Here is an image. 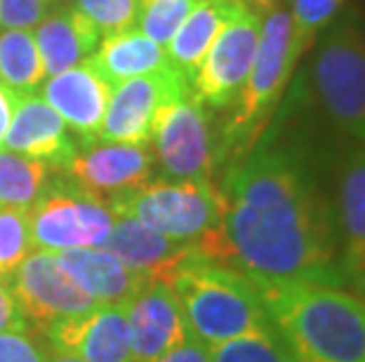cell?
<instances>
[{
  "label": "cell",
  "mask_w": 365,
  "mask_h": 362,
  "mask_svg": "<svg viewBox=\"0 0 365 362\" xmlns=\"http://www.w3.org/2000/svg\"><path fill=\"white\" fill-rule=\"evenodd\" d=\"M115 214L104 200L85 193L59 174L29 207L31 245L43 252L104 247Z\"/></svg>",
  "instance_id": "cell-7"
},
{
  "label": "cell",
  "mask_w": 365,
  "mask_h": 362,
  "mask_svg": "<svg viewBox=\"0 0 365 362\" xmlns=\"http://www.w3.org/2000/svg\"><path fill=\"white\" fill-rule=\"evenodd\" d=\"M68 183L111 207L151 181L153 158L146 146L135 144H85L57 169Z\"/></svg>",
  "instance_id": "cell-12"
},
{
  "label": "cell",
  "mask_w": 365,
  "mask_h": 362,
  "mask_svg": "<svg viewBox=\"0 0 365 362\" xmlns=\"http://www.w3.org/2000/svg\"><path fill=\"white\" fill-rule=\"evenodd\" d=\"M146 228L175 243L196 245L217 228L222 214L220 188L210 179H156L111 205Z\"/></svg>",
  "instance_id": "cell-6"
},
{
  "label": "cell",
  "mask_w": 365,
  "mask_h": 362,
  "mask_svg": "<svg viewBox=\"0 0 365 362\" xmlns=\"http://www.w3.org/2000/svg\"><path fill=\"white\" fill-rule=\"evenodd\" d=\"M297 61L299 55L292 43L290 10L276 7L274 12L264 14L257 55H255L250 75L245 80V87L240 90L234 104V115L224 129L231 146L240 151L255 146L264 118L281 99Z\"/></svg>",
  "instance_id": "cell-5"
},
{
  "label": "cell",
  "mask_w": 365,
  "mask_h": 362,
  "mask_svg": "<svg viewBox=\"0 0 365 362\" xmlns=\"http://www.w3.org/2000/svg\"><path fill=\"white\" fill-rule=\"evenodd\" d=\"M73 7L97 26L102 38H111L135 26L139 0H73Z\"/></svg>",
  "instance_id": "cell-29"
},
{
  "label": "cell",
  "mask_w": 365,
  "mask_h": 362,
  "mask_svg": "<svg viewBox=\"0 0 365 362\" xmlns=\"http://www.w3.org/2000/svg\"><path fill=\"white\" fill-rule=\"evenodd\" d=\"M243 5V0H200L184 19V24L177 28L173 41L165 45L168 66L186 80L189 87L217 36Z\"/></svg>",
  "instance_id": "cell-20"
},
{
  "label": "cell",
  "mask_w": 365,
  "mask_h": 362,
  "mask_svg": "<svg viewBox=\"0 0 365 362\" xmlns=\"http://www.w3.org/2000/svg\"><path fill=\"white\" fill-rule=\"evenodd\" d=\"M259 289L294 362H365V299L330 282Z\"/></svg>",
  "instance_id": "cell-2"
},
{
  "label": "cell",
  "mask_w": 365,
  "mask_h": 362,
  "mask_svg": "<svg viewBox=\"0 0 365 362\" xmlns=\"http://www.w3.org/2000/svg\"><path fill=\"white\" fill-rule=\"evenodd\" d=\"M312 66V80L325 118L341 137L365 142V19L332 21Z\"/></svg>",
  "instance_id": "cell-4"
},
{
  "label": "cell",
  "mask_w": 365,
  "mask_h": 362,
  "mask_svg": "<svg viewBox=\"0 0 365 362\" xmlns=\"http://www.w3.org/2000/svg\"><path fill=\"white\" fill-rule=\"evenodd\" d=\"M108 95H111V87L99 78V73L88 61H83L78 66H71L66 71L52 75L45 82L41 97L78 134L81 146H85L97 144Z\"/></svg>",
  "instance_id": "cell-18"
},
{
  "label": "cell",
  "mask_w": 365,
  "mask_h": 362,
  "mask_svg": "<svg viewBox=\"0 0 365 362\" xmlns=\"http://www.w3.org/2000/svg\"><path fill=\"white\" fill-rule=\"evenodd\" d=\"M50 169L41 160L0 151V205L29 210L50 183Z\"/></svg>",
  "instance_id": "cell-24"
},
{
  "label": "cell",
  "mask_w": 365,
  "mask_h": 362,
  "mask_svg": "<svg viewBox=\"0 0 365 362\" xmlns=\"http://www.w3.org/2000/svg\"><path fill=\"white\" fill-rule=\"evenodd\" d=\"M217 228L193 245L257 287L330 282L339 273L335 203L299 149L257 146L224 179Z\"/></svg>",
  "instance_id": "cell-1"
},
{
  "label": "cell",
  "mask_w": 365,
  "mask_h": 362,
  "mask_svg": "<svg viewBox=\"0 0 365 362\" xmlns=\"http://www.w3.org/2000/svg\"><path fill=\"white\" fill-rule=\"evenodd\" d=\"M10 289L29 329L38 334H45L57 322L83 315L97 306L61 268L54 252H31L10 280Z\"/></svg>",
  "instance_id": "cell-10"
},
{
  "label": "cell",
  "mask_w": 365,
  "mask_h": 362,
  "mask_svg": "<svg viewBox=\"0 0 365 362\" xmlns=\"http://www.w3.org/2000/svg\"><path fill=\"white\" fill-rule=\"evenodd\" d=\"M189 90L186 80H182L170 66L115 85L108 95L97 142L149 146L163 109Z\"/></svg>",
  "instance_id": "cell-9"
},
{
  "label": "cell",
  "mask_w": 365,
  "mask_h": 362,
  "mask_svg": "<svg viewBox=\"0 0 365 362\" xmlns=\"http://www.w3.org/2000/svg\"><path fill=\"white\" fill-rule=\"evenodd\" d=\"M158 362H212V360H210L207 346L189 336L182 346H177L173 353H168V356L160 358Z\"/></svg>",
  "instance_id": "cell-33"
},
{
  "label": "cell",
  "mask_w": 365,
  "mask_h": 362,
  "mask_svg": "<svg viewBox=\"0 0 365 362\" xmlns=\"http://www.w3.org/2000/svg\"><path fill=\"white\" fill-rule=\"evenodd\" d=\"M102 33L88 17L68 7L45 17L36 31V43L41 50L45 75H57L71 66L88 61L97 52Z\"/></svg>",
  "instance_id": "cell-21"
},
{
  "label": "cell",
  "mask_w": 365,
  "mask_h": 362,
  "mask_svg": "<svg viewBox=\"0 0 365 362\" xmlns=\"http://www.w3.org/2000/svg\"><path fill=\"white\" fill-rule=\"evenodd\" d=\"M19 95H14L10 87H5L0 82V146H3V139L7 134V127H10V120H12V113L17 109L19 104Z\"/></svg>",
  "instance_id": "cell-34"
},
{
  "label": "cell",
  "mask_w": 365,
  "mask_h": 362,
  "mask_svg": "<svg viewBox=\"0 0 365 362\" xmlns=\"http://www.w3.org/2000/svg\"><path fill=\"white\" fill-rule=\"evenodd\" d=\"M61 268L97 306H128L146 280L123 264L106 247L57 252Z\"/></svg>",
  "instance_id": "cell-19"
},
{
  "label": "cell",
  "mask_w": 365,
  "mask_h": 362,
  "mask_svg": "<svg viewBox=\"0 0 365 362\" xmlns=\"http://www.w3.org/2000/svg\"><path fill=\"white\" fill-rule=\"evenodd\" d=\"M45 78V64L36 36L26 28H10L0 36V82L14 95H34Z\"/></svg>",
  "instance_id": "cell-23"
},
{
  "label": "cell",
  "mask_w": 365,
  "mask_h": 362,
  "mask_svg": "<svg viewBox=\"0 0 365 362\" xmlns=\"http://www.w3.org/2000/svg\"><path fill=\"white\" fill-rule=\"evenodd\" d=\"M198 3L200 0H139L135 24L146 38L165 48Z\"/></svg>",
  "instance_id": "cell-27"
},
{
  "label": "cell",
  "mask_w": 365,
  "mask_h": 362,
  "mask_svg": "<svg viewBox=\"0 0 365 362\" xmlns=\"http://www.w3.org/2000/svg\"><path fill=\"white\" fill-rule=\"evenodd\" d=\"M48 362H83V360L71 358V356H61V353H54L48 348Z\"/></svg>",
  "instance_id": "cell-36"
},
{
  "label": "cell",
  "mask_w": 365,
  "mask_h": 362,
  "mask_svg": "<svg viewBox=\"0 0 365 362\" xmlns=\"http://www.w3.org/2000/svg\"><path fill=\"white\" fill-rule=\"evenodd\" d=\"M243 3H245L247 7H252L255 12H259V14H269V12H274V10H276L281 0H243Z\"/></svg>",
  "instance_id": "cell-35"
},
{
  "label": "cell",
  "mask_w": 365,
  "mask_h": 362,
  "mask_svg": "<svg viewBox=\"0 0 365 362\" xmlns=\"http://www.w3.org/2000/svg\"><path fill=\"white\" fill-rule=\"evenodd\" d=\"M3 332H31V329L10 284L0 280V334Z\"/></svg>",
  "instance_id": "cell-32"
},
{
  "label": "cell",
  "mask_w": 365,
  "mask_h": 362,
  "mask_svg": "<svg viewBox=\"0 0 365 362\" xmlns=\"http://www.w3.org/2000/svg\"><path fill=\"white\" fill-rule=\"evenodd\" d=\"M359 292H361L363 299H365V278H363V280H361V284H359Z\"/></svg>",
  "instance_id": "cell-37"
},
{
  "label": "cell",
  "mask_w": 365,
  "mask_h": 362,
  "mask_svg": "<svg viewBox=\"0 0 365 362\" xmlns=\"http://www.w3.org/2000/svg\"><path fill=\"white\" fill-rule=\"evenodd\" d=\"M3 146L54 169L64 167L78 149L68 137V125L61 120V115L36 92L19 99Z\"/></svg>",
  "instance_id": "cell-17"
},
{
  "label": "cell",
  "mask_w": 365,
  "mask_h": 362,
  "mask_svg": "<svg viewBox=\"0 0 365 362\" xmlns=\"http://www.w3.org/2000/svg\"><path fill=\"white\" fill-rule=\"evenodd\" d=\"M113 214V228L106 238L104 247L115 254L130 271L142 275L146 282L170 284L182 261L196 252L193 245L170 240L156 230L146 228L144 223H139L130 214Z\"/></svg>",
  "instance_id": "cell-16"
},
{
  "label": "cell",
  "mask_w": 365,
  "mask_h": 362,
  "mask_svg": "<svg viewBox=\"0 0 365 362\" xmlns=\"http://www.w3.org/2000/svg\"><path fill=\"white\" fill-rule=\"evenodd\" d=\"M31 247L29 210L0 205V280L10 284Z\"/></svg>",
  "instance_id": "cell-25"
},
{
  "label": "cell",
  "mask_w": 365,
  "mask_h": 362,
  "mask_svg": "<svg viewBox=\"0 0 365 362\" xmlns=\"http://www.w3.org/2000/svg\"><path fill=\"white\" fill-rule=\"evenodd\" d=\"M339 273L346 287L365 278V142H351L335 174Z\"/></svg>",
  "instance_id": "cell-14"
},
{
  "label": "cell",
  "mask_w": 365,
  "mask_h": 362,
  "mask_svg": "<svg viewBox=\"0 0 365 362\" xmlns=\"http://www.w3.org/2000/svg\"><path fill=\"white\" fill-rule=\"evenodd\" d=\"M88 64L95 68L108 87L125 82L139 75L156 73L160 68H168L165 48L146 38L142 31H123L102 43L99 52H95Z\"/></svg>",
  "instance_id": "cell-22"
},
{
  "label": "cell",
  "mask_w": 365,
  "mask_h": 362,
  "mask_svg": "<svg viewBox=\"0 0 365 362\" xmlns=\"http://www.w3.org/2000/svg\"><path fill=\"white\" fill-rule=\"evenodd\" d=\"M207 351L212 362H294L276 329L231 339V341L210 346Z\"/></svg>",
  "instance_id": "cell-26"
},
{
  "label": "cell",
  "mask_w": 365,
  "mask_h": 362,
  "mask_svg": "<svg viewBox=\"0 0 365 362\" xmlns=\"http://www.w3.org/2000/svg\"><path fill=\"white\" fill-rule=\"evenodd\" d=\"M341 7L344 0H292V43L299 57L316 43L318 33L337 19Z\"/></svg>",
  "instance_id": "cell-28"
},
{
  "label": "cell",
  "mask_w": 365,
  "mask_h": 362,
  "mask_svg": "<svg viewBox=\"0 0 365 362\" xmlns=\"http://www.w3.org/2000/svg\"><path fill=\"white\" fill-rule=\"evenodd\" d=\"M54 0H0V26L31 28L38 26Z\"/></svg>",
  "instance_id": "cell-30"
},
{
  "label": "cell",
  "mask_w": 365,
  "mask_h": 362,
  "mask_svg": "<svg viewBox=\"0 0 365 362\" xmlns=\"http://www.w3.org/2000/svg\"><path fill=\"white\" fill-rule=\"evenodd\" d=\"M151 144L165 179H210L212 174V132L203 104L193 99L191 90L163 109Z\"/></svg>",
  "instance_id": "cell-11"
},
{
  "label": "cell",
  "mask_w": 365,
  "mask_h": 362,
  "mask_svg": "<svg viewBox=\"0 0 365 362\" xmlns=\"http://www.w3.org/2000/svg\"><path fill=\"white\" fill-rule=\"evenodd\" d=\"M128 334L135 362H158L191 336L170 284L146 282L128 304Z\"/></svg>",
  "instance_id": "cell-15"
},
{
  "label": "cell",
  "mask_w": 365,
  "mask_h": 362,
  "mask_svg": "<svg viewBox=\"0 0 365 362\" xmlns=\"http://www.w3.org/2000/svg\"><path fill=\"white\" fill-rule=\"evenodd\" d=\"M262 14L243 5L222 28L191 80V95L198 104L212 109L234 106L250 75L259 45Z\"/></svg>",
  "instance_id": "cell-8"
},
{
  "label": "cell",
  "mask_w": 365,
  "mask_h": 362,
  "mask_svg": "<svg viewBox=\"0 0 365 362\" xmlns=\"http://www.w3.org/2000/svg\"><path fill=\"white\" fill-rule=\"evenodd\" d=\"M170 287L189 334L207 348L274 329L257 284L236 268L203 257L198 250L182 261Z\"/></svg>",
  "instance_id": "cell-3"
},
{
  "label": "cell",
  "mask_w": 365,
  "mask_h": 362,
  "mask_svg": "<svg viewBox=\"0 0 365 362\" xmlns=\"http://www.w3.org/2000/svg\"><path fill=\"white\" fill-rule=\"evenodd\" d=\"M0 362H48V346L36 341L31 332H3Z\"/></svg>",
  "instance_id": "cell-31"
},
{
  "label": "cell",
  "mask_w": 365,
  "mask_h": 362,
  "mask_svg": "<svg viewBox=\"0 0 365 362\" xmlns=\"http://www.w3.org/2000/svg\"><path fill=\"white\" fill-rule=\"evenodd\" d=\"M48 348L83 362H135L128 334V306H95L61 320L43 334Z\"/></svg>",
  "instance_id": "cell-13"
}]
</instances>
